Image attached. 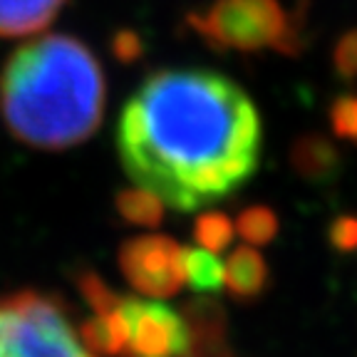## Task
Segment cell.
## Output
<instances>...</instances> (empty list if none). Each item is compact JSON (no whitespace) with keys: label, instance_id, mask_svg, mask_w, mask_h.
<instances>
[{"label":"cell","instance_id":"11","mask_svg":"<svg viewBox=\"0 0 357 357\" xmlns=\"http://www.w3.org/2000/svg\"><path fill=\"white\" fill-rule=\"evenodd\" d=\"M234 234L236 223H231V218L226 213L206 211L194 221V241L206 251L221 253L223 248H229Z\"/></svg>","mask_w":357,"mask_h":357},{"label":"cell","instance_id":"1","mask_svg":"<svg viewBox=\"0 0 357 357\" xmlns=\"http://www.w3.org/2000/svg\"><path fill=\"white\" fill-rule=\"evenodd\" d=\"M263 129L253 100L213 70H162L124 105L117 151L127 176L174 211H196L253 176Z\"/></svg>","mask_w":357,"mask_h":357},{"label":"cell","instance_id":"4","mask_svg":"<svg viewBox=\"0 0 357 357\" xmlns=\"http://www.w3.org/2000/svg\"><path fill=\"white\" fill-rule=\"evenodd\" d=\"M194 33L213 50H273L290 52L298 33L278 0H216L206 10L186 17Z\"/></svg>","mask_w":357,"mask_h":357},{"label":"cell","instance_id":"13","mask_svg":"<svg viewBox=\"0 0 357 357\" xmlns=\"http://www.w3.org/2000/svg\"><path fill=\"white\" fill-rule=\"evenodd\" d=\"M112 50H114V55L119 57V60L124 62H132L137 60V57L142 55V40L137 38L134 33H119L117 38H114V43H112Z\"/></svg>","mask_w":357,"mask_h":357},{"label":"cell","instance_id":"6","mask_svg":"<svg viewBox=\"0 0 357 357\" xmlns=\"http://www.w3.org/2000/svg\"><path fill=\"white\" fill-rule=\"evenodd\" d=\"M181 251L169 236H137L119 248V271L139 296L167 301L184 288Z\"/></svg>","mask_w":357,"mask_h":357},{"label":"cell","instance_id":"5","mask_svg":"<svg viewBox=\"0 0 357 357\" xmlns=\"http://www.w3.org/2000/svg\"><path fill=\"white\" fill-rule=\"evenodd\" d=\"M114 310L122 330L119 357H196V318H184L156 298L117 296Z\"/></svg>","mask_w":357,"mask_h":357},{"label":"cell","instance_id":"3","mask_svg":"<svg viewBox=\"0 0 357 357\" xmlns=\"http://www.w3.org/2000/svg\"><path fill=\"white\" fill-rule=\"evenodd\" d=\"M0 357H89L62 303L35 290L0 298Z\"/></svg>","mask_w":357,"mask_h":357},{"label":"cell","instance_id":"2","mask_svg":"<svg viewBox=\"0 0 357 357\" xmlns=\"http://www.w3.org/2000/svg\"><path fill=\"white\" fill-rule=\"evenodd\" d=\"M107 82L87 45L43 35L20 45L0 73V114L17 142L70 149L87 142L105 117Z\"/></svg>","mask_w":357,"mask_h":357},{"label":"cell","instance_id":"10","mask_svg":"<svg viewBox=\"0 0 357 357\" xmlns=\"http://www.w3.org/2000/svg\"><path fill=\"white\" fill-rule=\"evenodd\" d=\"M117 211L127 223L154 229L164 218V201L144 186H129L117 194Z\"/></svg>","mask_w":357,"mask_h":357},{"label":"cell","instance_id":"12","mask_svg":"<svg viewBox=\"0 0 357 357\" xmlns=\"http://www.w3.org/2000/svg\"><path fill=\"white\" fill-rule=\"evenodd\" d=\"M275 229H278V221L268 208L263 206H251L245 208L243 213L236 221V231L238 236L245 241V243H268V241L275 236Z\"/></svg>","mask_w":357,"mask_h":357},{"label":"cell","instance_id":"8","mask_svg":"<svg viewBox=\"0 0 357 357\" xmlns=\"http://www.w3.org/2000/svg\"><path fill=\"white\" fill-rule=\"evenodd\" d=\"M268 283V268L261 253L253 251L251 245H241L223 263V288L234 298L248 301L263 293Z\"/></svg>","mask_w":357,"mask_h":357},{"label":"cell","instance_id":"9","mask_svg":"<svg viewBox=\"0 0 357 357\" xmlns=\"http://www.w3.org/2000/svg\"><path fill=\"white\" fill-rule=\"evenodd\" d=\"M181 268H184V285H191L196 293H216L223 288V261L218 253L206 248H184L181 251Z\"/></svg>","mask_w":357,"mask_h":357},{"label":"cell","instance_id":"7","mask_svg":"<svg viewBox=\"0 0 357 357\" xmlns=\"http://www.w3.org/2000/svg\"><path fill=\"white\" fill-rule=\"evenodd\" d=\"M67 0H0V38H25L45 30Z\"/></svg>","mask_w":357,"mask_h":357}]
</instances>
